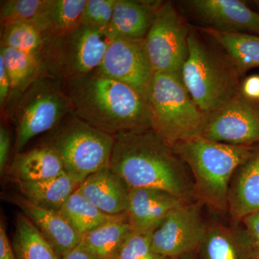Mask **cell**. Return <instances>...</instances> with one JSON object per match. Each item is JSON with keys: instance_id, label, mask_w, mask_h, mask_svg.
Instances as JSON below:
<instances>
[{"instance_id": "cell-18", "label": "cell", "mask_w": 259, "mask_h": 259, "mask_svg": "<svg viewBox=\"0 0 259 259\" xmlns=\"http://www.w3.org/2000/svg\"><path fill=\"white\" fill-rule=\"evenodd\" d=\"M228 210L241 221L259 211V148L237 168L232 177L228 195Z\"/></svg>"}, {"instance_id": "cell-20", "label": "cell", "mask_w": 259, "mask_h": 259, "mask_svg": "<svg viewBox=\"0 0 259 259\" xmlns=\"http://www.w3.org/2000/svg\"><path fill=\"white\" fill-rule=\"evenodd\" d=\"M8 169L15 183L49 180L65 172L59 156L44 145L16 153Z\"/></svg>"}, {"instance_id": "cell-7", "label": "cell", "mask_w": 259, "mask_h": 259, "mask_svg": "<svg viewBox=\"0 0 259 259\" xmlns=\"http://www.w3.org/2000/svg\"><path fill=\"white\" fill-rule=\"evenodd\" d=\"M187 46L182 82L199 110L209 113L239 94V73L193 33L189 35Z\"/></svg>"}, {"instance_id": "cell-6", "label": "cell", "mask_w": 259, "mask_h": 259, "mask_svg": "<svg viewBox=\"0 0 259 259\" xmlns=\"http://www.w3.org/2000/svg\"><path fill=\"white\" fill-rule=\"evenodd\" d=\"M7 105V115L16 130L15 154L23 152L37 136L52 131L71 112L62 81L44 74L23 93L10 97Z\"/></svg>"}, {"instance_id": "cell-1", "label": "cell", "mask_w": 259, "mask_h": 259, "mask_svg": "<svg viewBox=\"0 0 259 259\" xmlns=\"http://www.w3.org/2000/svg\"><path fill=\"white\" fill-rule=\"evenodd\" d=\"M185 165L152 128L116 135L109 163L130 190L157 189L192 200L196 192Z\"/></svg>"}, {"instance_id": "cell-8", "label": "cell", "mask_w": 259, "mask_h": 259, "mask_svg": "<svg viewBox=\"0 0 259 259\" xmlns=\"http://www.w3.org/2000/svg\"><path fill=\"white\" fill-rule=\"evenodd\" d=\"M111 40L105 32L81 24L61 36L44 40L39 55L41 74L63 81L93 72Z\"/></svg>"}, {"instance_id": "cell-34", "label": "cell", "mask_w": 259, "mask_h": 259, "mask_svg": "<svg viewBox=\"0 0 259 259\" xmlns=\"http://www.w3.org/2000/svg\"><path fill=\"white\" fill-rule=\"evenodd\" d=\"M10 81L3 59L0 58V105L5 109L11 96Z\"/></svg>"}, {"instance_id": "cell-32", "label": "cell", "mask_w": 259, "mask_h": 259, "mask_svg": "<svg viewBox=\"0 0 259 259\" xmlns=\"http://www.w3.org/2000/svg\"><path fill=\"white\" fill-rule=\"evenodd\" d=\"M10 147L11 136L9 130L6 126L2 124L0 126V173L2 176H4L8 168Z\"/></svg>"}, {"instance_id": "cell-36", "label": "cell", "mask_w": 259, "mask_h": 259, "mask_svg": "<svg viewBox=\"0 0 259 259\" xmlns=\"http://www.w3.org/2000/svg\"><path fill=\"white\" fill-rule=\"evenodd\" d=\"M242 94L246 98L259 99V76L254 75L247 78L242 85Z\"/></svg>"}, {"instance_id": "cell-25", "label": "cell", "mask_w": 259, "mask_h": 259, "mask_svg": "<svg viewBox=\"0 0 259 259\" xmlns=\"http://www.w3.org/2000/svg\"><path fill=\"white\" fill-rule=\"evenodd\" d=\"M12 244L18 259H61L23 213L17 214Z\"/></svg>"}, {"instance_id": "cell-31", "label": "cell", "mask_w": 259, "mask_h": 259, "mask_svg": "<svg viewBox=\"0 0 259 259\" xmlns=\"http://www.w3.org/2000/svg\"><path fill=\"white\" fill-rule=\"evenodd\" d=\"M151 234L130 232L117 259H168L153 249Z\"/></svg>"}, {"instance_id": "cell-21", "label": "cell", "mask_w": 259, "mask_h": 259, "mask_svg": "<svg viewBox=\"0 0 259 259\" xmlns=\"http://www.w3.org/2000/svg\"><path fill=\"white\" fill-rule=\"evenodd\" d=\"M87 0H49L34 24L44 40L61 36L80 25Z\"/></svg>"}, {"instance_id": "cell-16", "label": "cell", "mask_w": 259, "mask_h": 259, "mask_svg": "<svg viewBox=\"0 0 259 259\" xmlns=\"http://www.w3.org/2000/svg\"><path fill=\"white\" fill-rule=\"evenodd\" d=\"M79 190L95 207L107 214L120 215L127 211L131 190L109 166L85 179Z\"/></svg>"}, {"instance_id": "cell-33", "label": "cell", "mask_w": 259, "mask_h": 259, "mask_svg": "<svg viewBox=\"0 0 259 259\" xmlns=\"http://www.w3.org/2000/svg\"><path fill=\"white\" fill-rule=\"evenodd\" d=\"M241 222L252 246H259V211L246 216Z\"/></svg>"}, {"instance_id": "cell-30", "label": "cell", "mask_w": 259, "mask_h": 259, "mask_svg": "<svg viewBox=\"0 0 259 259\" xmlns=\"http://www.w3.org/2000/svg\"><path fill=\"white\" fill-rule=\"evenodd\" d=\"M115 3V0H87L80 24L106 33L111 23Z\"/></svg>"}, {"instance_id": "cell-27", "label": "cell", "mask_w": 259, "mask_h": 259, "mask_svg": "<svg viewBox=\"0 0 259 259\" xmlns=\"http://www.w3.org/2000/svg\"><path fill=\"white\" fill-rule=\"evenodd\" d=\"M0 58L10 79L11 96L23 93L41 74L37 56L1 46Z\"/></svg>"}, {"instance_id": "cell-11", "label": "cell", "mask_w": 259, "mask_h": 259, "mask_svg": "<svg viewBox=\"0 0 259 259\" xmlns=\"http://www.w3.org/2000/svg\"><path fill=\"white\" fill-rule=\"evenodd\" d=\"M201 137L235 146H250L259 142V107L238 94L205 114Z\"/></svg>"}, {"instance_id": "cell-5", "label": "cell", "mask_w": 259, "mask_h": 259, "mask_svg": "<svg viewBox=\"0 0 259 259\" xmlns=\"http://www.w3.org/2000/svg\"><path fill=\"white\" fill-rule=\"evenodd\" d=\"M115 136L69 112L48 133L44 146L59 156L65 173L81 185L85 179L109 166Z\"/></svg>"}, {"instance_id": "cell-15", "label": "cell", "mask_w": 259, "mask_h": 259, "mask_svg": "<svg viewBox=\"0 0 259 259\" xmlns=\"http://www.w3.org/2000/svg\"><path fill=\"white\" fill-rule=\"evenodd\" d=\"M191 8L209 28L224 32L259 33V13L238 0H194Z\"/></svg>"}, {"instance_id": "cell-13", "label": "cell", "mask_w": 259, "mask_h": 259, "mask_svg": "<svg viewBox=\"0 0 259 259\" xmlns=\"http://www.w3.org/2000/svg\"><path fill=\"white\" fill-rule=\"evenodd\" d=\"M184 200L187 199L157 189H131L126 211L131 231L152 233L167 214Z\"/></svg>"}, {"instance_id": "cell-26", "label": "cell", "mask_w": 259, "mask_h": 259, "mask_svg": "<svg viewBox=\"0 0 259 259\" xmlns=\"http://www.w3.org/2000/svg\"><path fill=\"white\" fill-rule=\"evenodd\" d=\"M59 212L81 236L124 214L110 215L102 212L81 194L79 188L65 202Z\"/></svg>"}, {"instance_id": "cell-28", "label": "cell", "mask_w": 259, "mask_h": 259, "mask_svg": "<svg viewBox=\"0 0 259 259\" xmlns=\"http://www.w3.org/2000/svg\"><path fill=\"white\" fill-rule=\"evenodd\" d=\"M1 46L37 56L39 59L44 38L32 22H19L3 27Z\"/></svg>"}, {"instance_id": "cell-9", "label": "cell", "mask_w": 259, "mask_h": 259, "mask_svg": "<svg viewBox=\"0 0 259 259\" xmlns=\"http://www.w3.org/2000/svg\"><path fill=\"white\" fill-rule=\"evenodd\" d=\"M188 29L174 5L163 2L145 37V47L154 73L175 75L182 71L188 55Z\"/></svg>"}, {"instance_id": "cell-29", "label": "cell", "mask_w": 259, "mask_h": 259, "mask_svg": "<svg viewBox=\"0 0 259 259\" xmlns=\"http://www.w3.org/2000/svg\"><path fill=\"white\" fill-rule=\"evenodd\" d=\"M49 0H7L1 1L2 28L19 22H32L41 14Z\"/></svg>"}, {"instance_id": "cell-10", "label": "cell", "mask_w": 259, "mask_h": 259, "mask_svg": "<svg viewBox=\"0 0 259 259\" xmlns=\"http://www.w3.org/2000/svg\"><path fill=\"white\" fill-rule=\"evenodd\" d=\"M207 228L199 202H194V199L184 200L153 231V249L168 259L196 253Z\"/></svg>"}, {"instance_id": "cell-4", "label": "cell", "mask_w": 259, "mask_h": 259, "mask_svg": "<svg viewBox=\"0 0 259 259\" xmlns=\"http://www.w3.org/2000/svg\"><path fill=\"white\" fill-rule=\"evenodd\" d=\"M147 102L153 131L171 148L201 137L205 114L192 100L182 78L154 73Z\"/></svg>"}, {"instance_id": "cell-12", "label": "cell", "mask_w": 259, "mask_h": 259, "mask_svg": "<svg viewBox=\"0 0 259 259\" xmlns=\"http://www.w3.org/2000/svg\"><path fill=\"white\" fill-rule=\"evenodd\" d=\"M99 72L128 85L147 100L154 74L144 39L114 38L109 44Z\"/></svg>"}, {"instance_id": "cell-24", "label": "cell", "mask_w": 259, "mask_h": 259, "mask_svg": "<svg viewBox=\"0 0 259 259\" xmlns=\"http://www.w3.org/2000/svg\"><path fill=\"white\" fill-rule=\"evenodd\" d=\"M226 51L228 59L238 73L259 67V36L239 32H224L202 29Z\"/></svg>"}, {"instance_id": "cell-37", "label": "cell", "mask_w": 259, "mask_h": 259, "mask_svg": "<svg viewBox=\"0 0 259 259\" xmlns=\"http://www.w3.org/2000/svg\"><path fill=\"white\" fill-rule=\"evenodd\" d=\"M61 259H96L84 247L79 244L61 257Z\"/></svg>"}, {"instance_id": "cell-2", "label": "cell", "mask_w": 259, "mask_h": 259, "mask_svg": "<svg viewBox=\"0 0 259 259\" xmlns=\"http://www.w3.org/2000/svg\"><path fill=\"white\" fill-rule=\"evenodd\" d=\"M71 112L112 136L152 128L147 100L97 70L62 81Z\"/></svg>"}, {"instance_id": "cell-23", "label": "cell", "mask_w": 259, "mask_h": 259, "mask_svg": "<svg viewBox=\"0 0 259 259\" xmlns=\"http://www.w3.org/2000/svg\"><path fill=\"white\" fill-rule=\"evenodd\" d=\"M131 231L125 213L81 236L80 244L96 259H117Z\"/></svg>"}, {"instance_id": "cell-19", "label": "cell", "mask_w": 259, "mask_h": 259, "mask_svg": "<svg viewBox=\"0 0 259 259\" xmlns=\"http://www.w3.org/2000/svg\"><path fill=\"white\" fill-rule=\"evenodd\" d=\"M252 245L243 228L207 225L196 259H250Z\"/></svg>"}, {"instance_id": "cell-17", "label": "cell", "mask_w": 259, "mask_h": 259, "mask_svg": "<svg viewBox=\"0 0 259 259\" xmlns=\"http://www.w3.org/2000/svg\"><path fill=\"white\" fill-rule=\"evenodd\" d=\"M163 2L115 0L111 23L106 32L114 38L144 39Z\"/></svg>"}, {"instance_id": "cell-3", "label": "cell", "mask_w": 259, "mask_h": 259, "mask_svg": "<svg viewBox=\"0 0 259 259\" xmlns=\"http://www.w3.org/2000/svg\"><path fill=\"white\" fill-rule=\"evenodd\" d=\"M172 148L192 172L196 197L218 211L228 210L232 177L254 148L202 137L180 143Z\"/></svg>"}, {"instance_id": "cell-39", "label": "cell", "mask_w": 259, "mask_h": 259, "mask_svg": "<svg viewBox=\"0 0 259 259\" xmlns=\"http://www.w3.org/2000/svg\"><path fill=\"white\" fill-rule=\"evenodd\" d=\"M172 259H196L195 253H190V254H187L183 255V256L178 257V258Z\"/></svg>"}, {"instance_id": "cell-38", "label": "cell", "mask_w": 259, "mask_h": 259, "mask_svg": "<svg viewBox=\"0 0 259 259\" xmlns=\"http://www.w3.org/2000/svg\"><path fill=\"white\" fill-rule=\"evenodd\" d=\"M250 259H259V246H252Z\"/></svg>"}, {"instance_id": "cell-22", "label": "cell", "mask_w": 259, "mask_h": 259, "mask_svg": "<svg viewBox=\"0 0 259 259\" xmlns=\"http://www.w3.org/2000/svg\"><path fill=\"white\" fill-rule=\"evenodd\" d=\"M21 195L44 208L59 211L80 184L66 173L37 182H17Z\"/></svg>"}, {"instance_id": "cell-35", "label": "cell", "mask_w": 259, "mask_h": 259, "mask_svg": "<svg viewBox=\"0 0 259 259\" xmlns=\"http://www.w3.org/2000/svg\"><path fill=\"white\" fill-rule=\"evenodd\" d=\"M0 259H18L7 234L6 227L3 220L0 223Z\"/></svg>"}, {"instance_id": "cell-14", "label": "cell", "mask_w": 259, "mask_h": 259, "mask_svg": "<svg viewBox=\"0 0 259 259\" xmlns=\"http://www.w3.org/2000/svg\"><path fill=\"white\" fill-rule=\"evenodd\" d=\"M8 199L31 221L61 257L79 244L81 235L75 231L59 211L40 207L21 194H12Z\"/></svg>"}]
</instances>
